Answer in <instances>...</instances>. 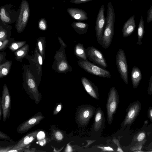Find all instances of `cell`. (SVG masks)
<instances>
[{
	"label": "cell",
	"mask_w": 152,
	"mask_h": 152,
	"mask_svg": "<svg viewBox=\"0 0 152 152\" xmlns=\"http://www.w3.org/2000/svg\"><path fill=\"white\" fill-rule=\"evenodd\" d=\"M107 8L106 24L100 45L105 49L108 48L111 44L114 34L115 18L114 9L110 2H108Z\"/></svg>",
	"instance_id": "obj_1"
},
{
	"label": "cell",
	"mask_w": 152,
	"mask_h": 152,
	"mask_svg": "<svg viewBox=\"0 0 152 152\" xmlns=\"http://www.w3.org/2000/svg\"><path fill=\"white\" fill-rule=\"evenodd\" d=\"M77 61L79 66L86 72L97 76L110 78L111 77L110 72L107 70L101 68L88 60H85L82 59L77 58Z\"/></svg>",
	"instance_id": "obj_2"
},
{
	"label": "cell",
	"mask_w": 152,
	"mask_h": 152,
	"mask_svg": "<svg viewBox=\"0 0 152 152\" xmlns=\"http://www.w3.org/2000/svg\"><path fill=\"white\" fill-rule=\"evenodd\" d=\"M116 64L121 77L124 83L128 84V69L126 57L123 49H120L116 57Z\"/></svg>",
	"instance_id": "obj_3"
},
{
	"label": "cell",
	"mask_w": 152,
	"mask_h": 152,
	"mask_svg": "<svg viewBox=\"0 0 152 152\" xmlns=\"http://www.w3.org/2000/svg\"><path fill=\"white\" fill-rule=\"evenodd\" d=\"M26 81L28 94L36 103L38 104L41 99L42 95L39 91L34 77L29 70L26 72Z\"/></svg>",
	"instance_id": "obj_4"
},
{
	"label": "cell",
	"mask_w": 152,
	"mask_h": 152,
	"mask_svg": "<svg viewBox=\"0 0 152 152\" xmlns=\"http://www.w3.org/2000/svg\"><path fill=\"white\" fill-rule=\"evenodd\" d=\"M29 14V4L26 0H23L21 4L19 15L16 24V27L18 33L22 32L26 27Z\"/></svg>",
	"instance_id": "obj_5"
},
{
	"label": "cell",
	"mask_w": 152,
	"mask_h": 152,
	"mask_svg": "<svg viewBox=\"0 0 152 152\" xmlns=\"http://www.w3.org/2000/svg\"><path fill=\"white\" fill-rule=\"evenodd\" d=\"M87 58L94 63L104 68L108 66L102 53L97 48L93 46H89L86 48Z\"/></svg>",
	"instance_id": "obj_6"
},
{
	"label": "cell",
	"mask_w": 152,
	"mask_h": 152,
	"mask_svg": "<svg viewBox=\"0 0 152 152\" xmlns=\"http://www.w3.org/2000/svg\"><path fill=\"white\" fill-rule=\"evenodd\" d=\"M118 97L117 91L113 86L110 89L107 104V121L111 124L113 115L118 105Z\"/></svg>",
	"instance_id": "obj_7"
},
{
	"label": "cell",
	"mask_w": 152,
	"mask_h": 152,
	"mask_svg": "<svg viewBox=\"0 0 152 152\" xmlns=\"http://www.w3.org/2000/svg\"><path fill=\"white\" fill-rule=\"evenodd\" d=\"M2 110L4 122L9 117L11 109V97L8 88L6 84L3 88L0 104Z\"/></svg>",
	"instance_id": "obj_8"
},
{
	"label": "cell",
	"mask_w": 152,
	"mask_h": 152,
	"mask_svg": "<svg viewBox=\"0 0 152 152\" xmlns=\"http://www.w3.org/2000/svg\"><path fill=\"white\" fill-rule=\"evenodd\" d=\"M45 118L40 112L38 113L19 125L17 128V132L22 134L27 132L38 124Z\"/></svg>",
	"instance_id": "obj_9"
},
{
	"label": "cell",
	"mask_w": 152,
	"mask_h": 152,
	"mask_svg": "<svg viewBox=\"0 0 152 152\" xmlns=\"http://www.w3.org/2000/svg\"><path fill=\"white\" fill-rule=\"evenodd\" d=\"M104 7L103 4L100 7L96 21L95 30L98 43L101 45V40L103 33V29L106 19L104 15Z\"/></svg>",
	"instance_id": "obj_10"
},
{
	"label": "cell",
	"mask_w": 152,
	"mask_h": 152,
	"mask_svg": "<svg viewBox=\"0 0 152 152\" xmlns=\"http://www.w3.org/2000/svg\"><path fill=\"white\" fill-rule=\"evenodd\" d=\"M38 132V130H35L25 135L14 145L12 149H24L28 148L35 139Z\"/></svg>",
	"instance_id": "obj_11"
},
{
	"label": "cell",
	"mask_w": 152,
	"mask_h": 152,
	"mask_svg": "<svg viewBox=\"0 0 152 152\" xmlns=\"http://www.w3.org/2000/svg\"><path fill=\"white\" fill-rule=\"evenodd\" d=\"M64 49L61 47V50L58 53L57 67L58 72L65 73L68 72H71L72 69L67 61Z\"/></svg>",
	"instance_id": "obj_12"
},
{
	"label": "cell",
	"mask_w": 152,
	"mask_h": 152,
	"mask_svg": "<svg viewBox=\"0 0 152 152\" xmlns=\"http://www.w3.org/2000/svg\"><path fill=\"white\" fill-rule=\"evenodd\" d=\"M94 113V110L91 107H83L80 109L77 113V121L82 125L86 124L91 118Z\"/></svg>",
	"instance_id": "obj_13"
},
{
	"label": "cell",
	"mask_w": 152,
	"mask_h": 152,
	"mask_svg": "<svg viewBox=\"0 0 152 152\" xmlns=\"http://www.w3.org/2000/svg\"><path fill=\"white\" fill-rule=\"evenodd\" d=\"M139 102L133 103L129 107L124 122V126L131 124L138 115L140 109Z\"/></svg>",
	"instance_id": "obj_14"
},
{
	"label": "cell",
	"mask_w": 152,
	"mask_h": 152,
	"mask_svg": "<svg viewBox=\"0 0 152 152\" xmlns=\"http://www.w3.org/2000/svg\"><path fill=\"white\" fill-rule=\"evenodd\" d=\"M81 83L86 92L92 97L97 99V87L91 81L85 77L81 79Z\"/></svg>",
	"instance_id": "obj_15"
},
{
	"label": "cell",
	"mask_w": 152,
	"mask_h": 152,
	"mask_svg": "<svg viewBox=\"0 0 152 152\" xmlns=\"http://www.w3.org/2000/svg\"><path fill=\"white\" fill-rule=\"evenodd\" d=\"M134 18V15H132L124 24L122 29V35L124 37L130 36L134 31L136 27Z\"/></svg>",
	"instance_id": "obj_16"
},
{
	"label": "cell",
	"mask_w": 152,
	"mask_h": 152,
	"mask_svg": "<svg viewBox=\"0 0 152 152\" xmlns=\"http://www.w3.org/2000/svg\"><path fill=\"white\" fill-rule=\"evenodd\" d=\"M68 13L74 19L82 21L87 20L88 17L84 10L76 8L69 7L67 9Z\"/></svg>",
	"instance_id": "obj_17"
},
{
	"label": "cell",
	"mask_w": 152,
	"mask_h": 152,
	"mask_svg": "<svg viewBox=\"0 0 152 152\" xmlns=\"http://www.w3.org/2000/svg\"><path fill=\"white\" fill-rule=\"evenodd\" d=\"M131 77L133 88H137L142 78L141 72L140 69L137 66H133L132 68Z\"/></svg>",
	"instance_id": "obj_18"
},
{
	"label": "cell",
	"mask_w": 152,
	"mask_h": 152,
	"mask_svg": "<svg viewBox=\"0 0 152 152\" xmlns=\"http://www.w3.org/2000/svg\"><path fill=\"white\" fill-rule=\"evenodd\" d=\"M76 32L79 34H86L87 32L89 26L86 23L79 21H74L71 24Z\"/></svg>",
	"instance_id": "obj_19"
},
{
	"label": "cell",
	"mask_w": 152,
	"mask_h": 152,
	"mask_svg": "<svg viewBox=\"0 0 152 152\" xmlns=\"http://www.w3.org/2000/svg\"><path fill=\"white\" fill-rule=\"evenodd\" d=\"M74 54L77 58H79L85 60H88L87 57L86 48L83 45L79 43L74 47Z\"/></svg>",
	"instance_id": "obj_20"
},
{
	"label": "cell",
	"mask_w": 152,
	"mask_h": 152,
	"mask_svg": "<svg viewBox=\"0 0 152 152\" xmlns=\"http://www.w3.org/2000/svg\"><path fill=\"white\" fill-rule=\"evenodd\" d=\"M145 33V26L144 20L142 15H141L140 20L139 23L137 28V44L141 45L142 42H141Z\"/></svg>",
	"instance_id": "obj_21"
},
{
	"label": "cell",
	"mask_w": 152,
	"mask_h": 152,
	"mask_svg": "<svg viewBox=\"0 0 152 152\" xmlns=\"http://www.w3.org/2000/svg\"><path fill=\"white\" fill-rule=\"evenodd\" d=\"M103 113L102 111L98 109L97 111L95 119L94 128L95 131L99 130L101 128L103 120Z\"/></svg>",
	"instance_id": "obj_22"
},
{
	"label": "cell",
	"mask_w": 152,
	"mask_h": 152,
	"mask_svg": "<svg viewBox=\"0 0 152 152\" xmlns=\"http://www.w3.org/2000/svg\"><path fill=\"white\" fill-rule=\"evenodd\" d=\"M36 49V48L35 52V55L33 61L36 66L38 73L39 74L42 65L43 60L42 56L39 53Z\"/></svg>",
	"instance_id": "obj_23"
},
{
	"label": "cell",
	"mask_w": 152,
	"mask_h": 152,
	"mask_svg": "<svg viewBox=\"0 0 152 152\" xmlns=\"http://www.w3.org/2000/svg\"><path fill=\"white\" fill-rule=\"evenodd\" d=\"M11 62L8 61L0 65V77H2L7 75L9 73L11 67Z\"/></svg>",
	"instance_id": "obj_24"
},
{
	"label": "cell",
	"mask_w": 152,
	"mask_h": 152,
	"mask_svg": "<svg viewBox=\"0 0 152 152\" xmlns=\"http://www.w3.org/2000/svg\"><path fill=\"white\" fill-rule=\"evenodd\" d=\"M29 46L26 45L21 48L18 49L15 53L16 60H19L23 58L27 53Z\"/></svg>",
	"instance_id": "obj_25"
},
{
	"label": "cell",
	"mask_w": 152,
	"mask_h": 152,
	"mask_svg": "<svg viewBox=\"0 0 152 152\" xmlns=\"http://www.w3.org/2000/svg\"><path fill=\"white\" fill-rule=\"evenodd\" d=\"M45 42L42 38L38 39L37 42L38 50L42 57L44 56Z\"/></svg>",
	"instance_id": "obj_26"
},
{
	"label": "cell",
	"mask_w": 152,
	"mask_h": 152,
	"mask_svg": "<svg viewBox=\"0 0 152 152\" xmlns=\"http://www.w3.org/2000/svg\"><path fill=\"white\" fill-rule=\"evenodd\" d=\"M0 16L1 20L5 23H9L10 21V18L8 15H7L4 7H2L0 9Z\"/></svg>",
	"instance_id": "obj_27"
},
{
	"label": "cell",
	"mask_w": 152,
	"mask_h": 152,
	"mask_svg": "<svg viewBox=\"0 0 152 152\" xmlns=\"http://www.w3.org/2000/svg\"><path fill=\"white\" fill-rule=\"evenodd\" d=\"M26 43V41H20L12 43L9 46V48L12 51H15L23 46Z\"/></svg>",
	"instance_id": "obj_28"
},
{
	"label": "cell",
	"mask_w": 152,
	"mask_h": 152,
	"mask_svg": "<svg viewBox=\"0 0 152 152\" xmlns=\"http://www.w3.org/2000/svg\"><path fill=\"white\" fill-rule=\"evenodd\" d=\"M53 135L55 139L58 141L62 140L64 138L63 134L61 131L58 130L54 131Z\"/></svg>",
	"instance_id": "obj_29"
},
{
	"label": "cell",
	"mask_w": 152,
	"mask_h": 152,
	"mask_svg": "<svg viewBox=\"0 0 152 152\" xmlns=\"http://www.w3.org/2000/svg\"><path fill=\"white\" fill-rule=\"evenodd\" d=\"M39 27L42 30H45L47 28V23L45 19L44 18H41L39 23Z\"/></svg>",
	"instance_id": "obj_30"
},
{
	"label": "cell",
	"mask_w": 152,
	"mask_h": 152,
	"mask_svg": "<svg viewBox=\"0 0 152 152\" xmlns=\"http://www.w3.org/2000/svg\"><path fill=\"white\" fill-rule=\"evenodd\" d=\"M7 37V34L6 31L1 26L0 31V41H3L6 39Z\"/></svg>",
	"instance_id": "obj_31"
},
{
	"label": "cell",
	"mask_w": 152,
	"mask_h": 152,
	"mask_svg": "<svg viewBox=\"0 0 152 152\" xmlns=\"http://www.w3.org/2000/svg\"><path fill=\"white\" fill-rule=\"evenodd\" d=\"M0 138L2 139L9 141L11 142L14 143L15 142L13 140L3 132L0 131Z\"/></svg>",
	"instance_id": "obj_32"
},
{
	"label": "cell",
	"mask_w": 152,
	"mask_h": 152,
	"mask_svg": "<svg viewBox=\"0 0 152 152\" xmlns=\"http://www.w3.org/2000/svg\"><path fill=\"white\" fill-rule=\"evenodd\" d=\"M145 132H140L137 136V141L139 142H142L145 139Z\"/></svg>",
	"instance_id": "obj_33"
},
{
	"label": "cell",
	"mask_w": 152,
	"mask_h": 152,
	"mask_svg": "<svg viewBox=\"0 0 152 152\" xmlns=\"http://www.w3.org/2000/svg\"><path fill=\"white\" fill-rule=\"evenodd\" d=\"M152 21V5L147 11L146 20L147 23H149Z\"/></svg>",
	"instance_id": "obj_34"
},
{
	"label": "cell",
	"mask_w": 152,
	"mask_h": 152,
	"mask_svg": "<svg viewBox=\"0 0 152 152\" xmlns=\"http://www.w3.org/2000/svg\"><path fill=\"white\" fill-rule=\"evenodd\" d=\"M14 145H10L5 147H1L0 148V152H7L12 149Z\"/></svg>",
	"instance_id": "obj_35"
},
{
	"label": "cell",
	"mask_w": 152,
	"mask_h": 152,
	"mask_svg": "<svg viewBox=\"0 0 152 152\" xmlns=\"http://www.w3.org/2000/svg\"><path fill=\"white\" fill-rule=\"evenodd\" d=\"M148 93L149 95L152 94V75L149 79Z\"/></svg>",
	"instance_id": "obj_36"
},
{
	"label": "cell",
	"mask_w": 152,
	"mask_h": 152,
	"mask_svg": "<svg viewBox=\"0 0 152 152\" xmlns=\"http://www.w3.org/2000/svg\"><path fill=\"white\" fill-rule=\"evenodd\" d=\"M113 141L115 144L117 145L118 146L117 150L116 151L118 152H123L124 151L122 150L120 146L119 140L115 138H114L113 140Z\"/></svg>",
	"instance_id": "obj_37"
},
{
	"label": "cell",
	"mask_w": 152,
	"mask_h": 152,
	"mask_svg": "<svg viewBox=\"0 0 152 152\" xmlns=\"http://www.w3.org/2000/svg\"><path fill=\"white\" fill-rule=\"evenodd\" d=\"M93 0H71L70 1L72 3L75 4H80Z\"/></svg>",
	"instance_id": "obj_38"
},
{
	"label": "cell",
	"mask_w": 152,
	"mask_h": 152,
	"mask_svg": "<svg viewBox=\"0 0 152 152\" xmlns=\"http://www.w3.org/2000/svg\"><path fill=\"white\" fill-rule=\"evenodd\" d=\"M8 42V40L6 39L3 41H0V49L1 50L5 48Z\"/></svg>",
	"instance_id": "obj_39"
},
{
	"label": "cell",
	"mask_w": 152,
	"mask_h": 152,
	"mask_svg": "<svg viewBox=\"0 0 152 152\" xmlns=\"http://www.w3.org/2000/svg\"><path fill=\"white\" fill-rule=\"evenodd\" d=\"M98 148H100L102 149V151H114L113 149L111 147L109 146L106 147H99V146Z\"/></svg>",
	"instance_id": "obj_40"
},
{
	"label": "cell",
	"mask_w": 152,
	"mask_h": 152,
	"mask_svg": "<svg viewBox=\"0 0 152 152\" xmlns=\"http://www.w3.org/2000/svg\"><path fill=\"white\" fill-rule=\"evenodd\" d=\"M62 108V105L61 104H58L54 111L53 112V114L56 115L61 110Z\"/></svg>",
	"instance_id": "obj_41"
},
{
	"label": "cell",
	"mask_w": 152,
	"mask_h": 152,
	"mask_svg": "<svg viewBox=\"0 0 152 152\" xmlns=\"http://www.w3.org/2000/svg\"><path fill=\"white\" fill-rule=\"evenodd\" d=\"M142 144H138V145L134 146L132 148V151H134L135 150H141L142 147Z\"/></svg>",
	"instance_id": "obj_42"
},
{
	"label": "cell",
	"mask_w": 152,
	"mask_h": 152,
	"mask_svg": "<svg viewBox=\"0 0 152 152\" xmlns=\"http://www.w3.org/2000/svg\"><path fill=\"white\" fill-rule=\"evenodd\" d=\"M58 38L59 41L61 45V47H62L64 48H65L66 47V45L64 42L61 38L59 37H58Z\"/></svg>",
	"instance_id": "obj_43"
},
{
	"label": "cell",
	"mask_w": 152,
	"mask_h": 152,
	"mask_svg": "<svg viewBox=\"0 0 152 152\" xmlns=\"http://www.w3.org/2000/svg\"><path fill=\"white\" fill-rule=\"evenodd\" d=\"M66 152H71L73 151L72 149L71 146L69 144H67L66 148L65 151Z\"/></svg>",
	"instance_id": "obj_44"
},
{
	"label": "cell",
	"mask_w": 152,
	"mask_h": 152,
	"mask_svg": "<svg viewBox=\"0 0 152 152\" xmlns=\"http://www.w3.org/2000/svg\"><path fill=\"white\" fill-rule=\"evenodd\" d=\"M2 114L3 113L2 108L1 107V106L0 104V120H1V115H2Z\"/></svg>",
	"instance_id": "obj_45"
},
{
	"label": "cell",
	"mask_w": 152,
	"mask_h": 152,
	"mask_svg": "<svg viewBox=\"0 0 152 152\" xmlns=\"http://www.w3.org/2000/svg\"><path fill=\"white\" fill-rule=\"evenodd\" d=\"M0 64L1 63V61H2L3 58V56L0 53Z\"/></svg>",
	"instance_id": "obj_46"
},
{
	"label": "cell",
	"mask_w": 152,
	"mask_h": 152,
	"mask_svg": "<svg viewBox=\"0 0 152 152\" xmlns=\"http://www.w3.org/2000/svg\"><path fill=\"white\" fill-rule=\"evenodd\" d=\"M150 115L151 118H152V109L150 110Z\"/></svg>",
	"instance_id": "obj_47"
},
{
	"label": "cell",
	"mask_w": 152,
	"mask_h": 152,
	"mask_svg": "<svg viewBox=\"0 0 152 152\" xmlns=\"http://www.w3.org/2000/svg\"><path fill=\"white\" fill-rule=\"evenodd\" d=\"M131 0L132 1V0Z\"/></svg>",
	"instance_id": "obj_48"
},
{
	"label": "cell",
	"mask_w": 152,
	"mask_h": 152,
	"mask_svg": "<svg viewBox=\"0 0 152 152\" xmlns=\"http://www.w3.org/2000/svg\"><path fill=\"white\" fill-rule=\"evenodd\" d=\"M151 152H152V151H151Z\"/></svg>",
	"instance_id": "obj_49"
}]
</instances>
